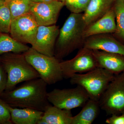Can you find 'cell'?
Segmentation results:
<instances>
[{
	"label": "cell",
	"instance_id": "obj_16",
	"mask_svg": "<svg viewBox=\"0 0 124 124\" xmlns=\"http://www.w3.org/2000/svg\"><path fill=\"white\" fill-rule=\"evenodd\" d=\"M11 121L15 124H37L44 112L27 108H18L7 104Z\"/></svg>",
	"mask_w": 124,
	"mask_h": 124
},
{
	"label": "cell",
	"instance_id": "obj_20",
	"mask_svg": "<svg viewBox=\"0 0 124 124\" xmlns=\"http://www.w3.org/2000/svg\"><path fill=\"white\" fill-rule=\"evenodd\" d=\"M113 8L116 15V30L115 34L124 42V2L114 1Z\"/></svg>",
	"mask_w": 124,
	"mask_h": 124
},
{
	"label": "cell",
	"instance_id": "obj_12",
	"mask_svg": "<svg viewBox=\"0 0 124 124\" xmlns=\"http://www.w3.org/2000/svg\"><path fill=\"white\" fill-rule=\"evenodd\" d=\"M108 34L91 36L85 39L83 47L124 55V45Z\"/></svg>",
	"mask_w": 124,
	"mask_h": 124
},
{
	"label": "cell",
	"instance_id": "obj_27",
	"mask_svg": "<svg viewBox=\"0 0 124 124\" xmlns=\"http://www.w3.org/2000/svg\"><path fill=\"white\" fill-rule=\"evenodd\" d=\"M54 0H61L63 1V0H32V2H47Z\"/></svg>",
	"mask_w": 124,
	"mask_h": 124
},
{
	"label": "cell",
	"instance_id": "obj_14",
	"mask_svg": "<svg viewBox=\"0 0 124 124\" xmlns=\"http://www.w3.org/2000/svg\"><path fill=\"white\" fill-rule=\"evenodd\" d=\"M100 67L115 75L124 72V55L99 50H92Z\"/></svg>",
	"mask_w": 124,
	"mask_h": 124
},
{
	"label": "cell",
	"instance_id": "obj_32",
	"mask_svg": "<svg viewBox=\"0 0 124 124\" xmlns=\"http://www.w3.org/2000/svg\"><path fill=\"white\" fill-rule=\"evenodd\" d=\"M0 32H1L0 31Z\"/></svg>",
	"mask_w": 124,
	"mask_h": 124
},
{
	"label": "cell",
	"instance_id": "obj_10",
	"mask_svg": "<svg viewBox=\"0 0 124 124\" xmlns=\"http://www.w3.org/2000/svg\"><path fill=\"white\" fill-rule=\"evenodd\" d=\"M64 6V1L61 0L32 2L29 13L38 26H50L57 23L60 11Z\"/></svg>",
	"mask_w": 124,
	"mask_h": 124
},
{
	"label": "cell",
	"instance_id": "obj_25",
	"mask_svg": "<svg viewBox=\"0 0 124 124\" xmlns=\"http://www.w3.org/2000/svg\"><path fill=\"white\" fill-rule=\"evenodd\" d=\"M7 81V73L2 66L0 65V97L6 89Z\"/></svg>",
	"mask_w": 124,
	"mask_h": 124
},
{
	"label": "cell",
	"instance_id": "obj_4",
	"mask_svg": "<svg viewBox=\"0 0 124 124\" xmlns=\"http://www.w3.org/2000/svg\"><path fill=\"white\" fill-rule=\"evenodd\" d=\"M115 76L106 69L98 67L86 73L74 74L70 78V82L82 86L90 99L99 102Z\"/></svg>",
	"mask_w": 124,
	"mask_h": 124
},
{
	"label": "cell",
	"instance_id": "obj_29",
	"mask_svg": "<svg viewBox=\"0 0 124 124\" xmlns=\"http://www.w3.org/2000/svg\"><path fill=\"white\" fill-rule=\"evenodd\" d=\"M10 0H0V1H9Z\"/></svg>",
	"mask_w": 124,
	"mask_h": 124
},
{
	"label": "cell",
	"instance_id": "obj_15",
	"mask_svg": "<svg viewBox=\"0 0 124 124\" xmlns=\"http://www.w3.org/2000/svg\"><path fill=\"white\" fill-rule=\"evenodd\" d=\"M114 0H90L82 14L86 27L101 17L112 7Z\"/></svg>",
	"mask_w": 124,
	"mask_h": 124
},
{
	"label": "cell",
	"instance_id": "obj_26",
	"mask_svg": "<svg viewBox=\"0 0 124 124\" xmlns=\"http://www.w3.org/2000/svg\"><path fill=\"white\" fill-rule=\"evenodd\" d=\"M106 123L108 124H124V115H112L106 120Z\"/></svg>",
	"mask_w": 124,
	"mask_h": 124
},
{
	"label": "cell",
	"instance_id": "obj_23",
	"mask_svg": "<svg viewBox=\"0 0 124 124\" xmlns=\"http://www.w3.org/2000/svg\"><path fill=\"white\" fill-rule=\"evenodd\" d=\"M90 0H65L64 6L71 13L82 14L88 7Z\"/></svg>",
	"mask_w": 124,
	"mask_h": 124
},
{
	"label": "cell",
	"instance_id": "obj_5",
	"mask_svg": "<svg viewBox=\"0 0 124 124\" xmlns=\"http://www.w3.org/2000/svg\"><path fill=\"white\" fill-rule=\"evenodd\" d=\"M27 62L33 67L42 79L48 85H52L64 78L60 62L55 56L45 55L32 47L23 53Z\"/></svg>",
	"mask_w": 124,
	"mask_h": 124
},
{
	"label": "cell",
	"instance_id": "obj_2",
	"mask_svg": "<svg viewBox=\"0 0 124 124\" xmlns=\"http://www.w3.org/2000/svg\"><path fill=\"white\" fill-rule=\"evenodd\" d=\"M86 27L82 14L71 13L59 30L54 56L60 60L77 49L82 48L85 40L83 34Z\"/></svg>",
	"mask_w": 124,
	"mask_h": 124
},
{
	"label": "cell",
	"instance_id": "obj_1",
	"mask_svg": "<svg viewBox=\"0 0 124 124\" xmlns=\"http://www.w3.org/2000/svg\"><path fill=\"white\" fill-rule=\"evenodd\" d=\"M48 85L40 78L29 80L13 90L5 91L0 98L13 107L44 112L51 105L47 98Z\"/></svg>",
	"mask_w": 124,
	"mask_h": 124
},
{
	"label": "cell",
	"instance_id": "obj_21",
	"mask_svg": "<svg viewBox=\"0 0 124 124\" xmlns=\"http://www.w3.org/2000/svg\"><path fill=\"white\" fill-rule=\"evenodd\" d=\"M9 1H0V31L5 33L10 32L12 20Z\"/></svg>",
	"mask_w": 124,
	"mask_h": 124
},
{
	"label": "cell",
	"instance_id": "obj_22",
	"mask_svg": "<svg viewBox=\"0 0 124 124\" xmlns=\"http://www.w3.org/2000/svg\"><path fill=\"white\" fill-rule=\"evenodd\" d=\"M32 2V0H10L9 6L12 20L29 13Z\"/></svg>",
	"mask_w": 124,
	"mask_h": 124
},
{
	"label": "cell",
	"instance_id": "obj_18",
	"mask_svg": "<svg viewBox=\"0 0 124 124\" xmlns=\"http://www.w3.org/2000/svg\"><path fill=\"white\" fill-rule=\"evenodd\" d=\"M100 107L98 101L90 99L78 114L73 116L71 124H91L97 117Z\"/></svg>",
	"mask_w": 124,
	"mask_h": 124
},
{
	"label": "cell",
	"instance_id": "obj_8",
	"mask_svg": "<svg viewBox=\"0 0 124 124\" xmlns=\"http://www.w3.org/2000/svg\"><path fill=\"white\" fill-rule=\"evenodd\" d=\"M63 78L70 79L74 74L86 73L100 67L92 50L81 48L70 60L60 62Z\"/></svg>",
	"mask_w": 124,
	"mask_h": 124
},
{
	"label": "cell",
	"instance_id": "obj_11",
	"mask_svg": "<svg viewBox=\"0 0 124 124\" xmlns=\"http://www.w3.org/2000/svg\"><path fill=\"white\" fill-rule=\"evenodd\" d=\"M59 28L55 24L39 26L31 47L45 55L54 56L55 43L59 34Z\"/></svg>",
	"mask_w": 124,
	"mask_h": 124
},
{
	"label": "cell",
	"instance_id": "obj_30",
	"mask_svg": "<svg viewBox=\"0 0 124 124\" xmlns=\"http://www.w3.org/2000/svg\"><path fill=\"white\" fill-rule=\"evenodd\" d=\"M122 114H124V111H123V112H122Z\"/></svg>",
	"mask_w": 124,
	"mask_h": 124
},
{
	"label": "cell",
	"instance_id": "obj_31",
	"mask_svg": "<svg viewBox=\"0 0 124 124\" xmlns=\"http://www.w3.org/2000/svg\"><path fill=\"white\" fill-rule=\"evenodd\" d=\"M63 0V1H64V0Z\"/></svg>",
	"mask_w": 124,
	"mask_h": 124
},
{
	"label": "cell",
	"instance_id": "obj_13",
	"mask_svg": "<svg viewBox=\"0 0 124 124\" xmlns=\"http://www.w3.org/2000/svg\"><path fill=\"white\" fill-rule=\"evenodd\" d=\"M116 30V15L112 6L101 17L86 27L83 36L85 39L96 35L114 33Z\"/></svg>",
	"mask_w": 124,
	"mask_h": 124
},
{
	"label": "cell",
	"instance_id": "obj_9",
	"mask_svg": "<svg viewBox=\"0 0 124 124\" xmlns=\"http://www.w3.org/2000/svg\"><path fill=\"white\" fill-rule=\"evenodd\" d=\"M38 26L33 16L29 13L12 20L9 32L11 37L18 42L31 45Z\"/></svg>",
	"mask_w": 124,
	"mask_h": 124
},
{
	"label": "cell",
	"instance_id": "obj_17",
	"mask_svg": "<svg viewBox=\"0 0 124 124\" xmlns=\"http://www.w3.org/2000/svg\"><path fill=\"white\" fill-rule=\"evenodd\" d=\"M71 110L51 104L44 112L41 120L46 124H71L73 116Z\"/></svg>",
	"mask_w": 124,
	"mask_h": 124
},
{
	"label": "cell",
	"instance_id": "obj_24",
	"mask_svg": "<svg viewBox=\"0 0 124 124\" xmlns=\"http://www.w3.org/2000/svg\"><path fill=\"white\" fill-rule=\"evenodd\" d=\"M13 124L7 104L0 98V124Z\"/></svg>",
	"mask_w": 124,
	"mask_h": 124
},
{
	"label": "cell",
	"instance_id": "obj_19",
	"mask_svg": "<svg viewBox=\"0 0 124 124\" xmlns=\"http://www.w3.org/2000/svg\"><path fill=\"white\" fill-rule=\"evenodd\" d=\"M30 47L20 43L7 34H0V57L8 53H23Z\"/></svg>",
	"mask_w": 124,
	"mask_h": 124
},
{
	"label": "cell",
	"instance_id": "obj_7",
	"mask_svg": "<svg viewBox=\"0 0 124 124\" xmlns=\"http://www.w3.org/2000/svg\"><path fill=\"white\" fill-rule=\"evenodd\" d=\"M47 98L53 106L69 110L83 107L90 99L85 90L79 85L73 88L54 89L48 92Z\"/></svg>",
	"mask_w": 124,
	"mask_h": 124
},
{
	"label": "cell",
	"instance_id": "obj_3",
	"mask_svg": "<svg viewBox=\"0 0 124 124\" xmlns=\"http://www.w3.org/2000/svg\"><path fill=\"white\" fill-rule=\"evenodd\" d=\"M1 56L0 65L7 74L5 91L13 90L21 82L40 78V75L27 62L23 53H8Z\"/></svg>",
	"mask_w": 124,
	"mask_h": 124
},
{
	"label": "cell",
	"instance_id": "obj_28",
	"mask_svg": "<svg viewBox=\"0 0 124 124\" xmlns=\"http://www.w3.org/2000/svg\"><path fill=\"white\" fill-rule=\"evenodd\" d=\"M123 1V2H124V0H114V1Z\"/></svg>",
	"mask_w": 124,
	"mask_h": 124
},
{
	"label": "cell",
	"instance_id": "obj_6",
	"mask_svg": "<svg viewBox=\"0 0 124 124\" xmlns=\"http://www.w3.org/2000/svg\"><path fill=\"white\" fill-rule=\"evenodd\" d=\"M108 115L122 114L124 109V72L115 75L99 101Z\"/></svg>",
	"mask_w": 124,
	"mask_h": 124
}]
</instances>
